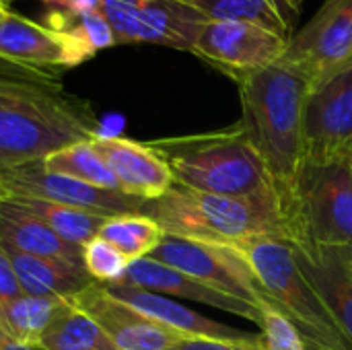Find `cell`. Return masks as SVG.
Segmentation results:
<instances>
[{"label":"cell","mask_w":352,"mask_h":350,"mask_svg":"<svg viewBox=\"0 0 352 350\" xmlns=\"http://www.w3.org/2000/svg\"><path fill=\"white\" fill-rule=\"evenodd\" d=\"M142 215L159 223L165 235L227 245L248 239L291 243L293 231L278 190L250 196L206 194L173 184L169 192L144 204Z\"/></svg>","instance_id":"1"},{"label":"cell","mask_w":352,"mask_h":350,"mask_svg":"<svg viewBox=\"0 0 352 350\" xmlns=\"http://www.w3.org/2000/svg\"><path fill=\"white\" fill-rule=\"evenodd\" d=\"M235 85L241 99L239 122L285 198L305 157V105L311 89L283 62L248 74Z\"/></svg>","instance_id":"2"},{"label":"cell","mask_w":352,"mask_h":350,"mask_svg":"<svg viewBox=\"0 0 352 350\" xmlns=\"http://www.w3.org/2000/svg\"><path fill=\"white\" fill-rule=\"evenodd\" d=\"M169 165L175 184L221 196L278 190L241 122L227 128L148 142Z\"/></svg>","instance_id":"3"},{"label":"cell","mask_w":352,"mask_h":350,"mask_svg":"<svg viewBox=\"0 0 352 350\" xmlns=\"http://www.w3.org/2000/svg\"><path fill=\"white\" fill-rule=\"evenodd\" d=\"M101 132L91 105L66 91L0 101V173L43 161Z\"/></svg>","instance_id":"4"},{"label":"cell","mask_w":352,"mask_h":350,"mask_svg":"<svg viewBox=\"0 0 352 350\" xmlns=\"http://www.w3.org/2000/svg\"><path fill=\"white\" fill-rule=\"evenodd\" d=\"M252 268L274 309L293 322L309 350H352L328 305L299 268L291 243L248 239L227 243Z\"/></svg>","instance_id":"5"},{"label":"cell","mask_w":352,"mask_h":350,"mask_svg":"<svg viewBox=\"0 0 352 350\" xmlns=\"http://www.w3.org/2000/svg\"><path fill=\"white\" fill-rule=\"evenodd\" d=\"M291 243L352 248V161L349 155L303 157L285 194Z\"/></svg>","instance_id":"6"},{"label":"cell","mask_w":352,"mask_h":350,"mask_svg":"<svg viewBox=\"0 0 352 350\" xmlns=\"http://www.w3.org/2000/svg\"><path fill=\"white\" fill-rule=\"evenodd\" d=\"M118 45L151 43L194 52L208 19L186 0H101Z\"/></svg>","instance_id":"7"},{"label":"cell","mask_w":352,"mask_h":350,"mask_svg":"<svg viewBox=\"0 0 352 350\" xmlns=\"http://www.w3.org/2000/svg\"><path fill=\"white\" fill-rule=\"evenodd\" d=\"M280 62L301 74L311 91L344 70L352 62V0H326L291 35Z\"/></svg>","instance_id":"8"},{"label":"cell","mask_w":352,"mask_h":350,"mask_svg":"<svg viewBox=\"0 0 352 350\" xmlns=\"http://www.w3.org/2000/svg\"><path fill=\"white\" fill-rule=\"evenodd\" d=\"M148 258L171 266L219 293L248 301L258 309L272 305L245 260L227 245H210L165 235Z\"/></svg>","instance_id":"9"},{"label":"cell","mask_w":352,"mask_h":350,"mask_svg":"<svg viewBox=\"0 0 352 350\" xmlns=\"http://www.w3.org/2000/svg\"><path fill=\"white\" fill-rule=\"evenodd\" d=\"M287 41V37L254 23L208 21L192 54L237 83L280 62Z\"/></svg>","instance_id":"10"},{"label":"cell","mask_w":352,"mask_h":350,"mask_svg":"<svg viewBox=\"0 0 352 350\" xmlns=\"http://www.w3.org/2000/svg\"><path fill=\"white\" fill-rule=\"evenodd\" d=\"M0 196L39 198L109 217L142 212L146 204L144 200L128 196L120 190H101L66 175L50 173L39 161L0 173Z\"/></svg>","instance_id":"11"},{"label":"cell","mask_w":352,"mask_h":350,"mask_svg":"<svg viewBox=\"0 0 352 350\" xmlns=\"http://www.w3.org/2000/svg\"><path fill=\"white\" fill-rule=\"evenodd\" d=\"M0 58L31 68L60 72L62 68H74L91 60L93 54L72 33L10 10L0 23Z\"/></svg>","instance_id":"12"},{"label":"cell","mask_w":352,"mask_h":350,"mask_svg":"<svg viewBox=\"0 0 352 350\" xmlns=\"http://www.w3.org/2000/svg\"><path fill=\"white\" fill-rule=\"evenodd\" d=\"M76 309L89 316L120 350H169L186 338L109 293L105 285H91L72 297Z\"/></svg>","instance_id":"13"},{"label":"cell","mask_w":352,"mask_h":350,"mask_svg":"<svg viewBox=\"0 0 352 350\" xmlns=\"http://www.w3.org/2000/svg\"><path fill=\"white\" fill-rule=\"evenodd\" d=\"M351 149L352 62L307 97L305 157L349 155Z\"/></svg>","instance_id":"14"},{"label":"cell","mask_w":352,"mask_h":350,"mask_svg":"<svg viewBox=\"0 0 352 350\" xmlns=\"http://www.w3.org/2000/svg\"><path fill=\"white\" fill-rule=\"evenodd\" d=\"M95 151L113 173L120 192L144 202L157 200L175 184L165 159L148 144L99 132L91 138Z\"/></svg>","instance_id":"15"},{"label":"cell","mask_w":352,"mask_h":350,"mask_svg":"<svg viewBox=\"0 0 352 350\" xmlns=\"http://www.w3.org/2000/svg\"><path fill=\"white\" fill-rule=\"evenodd\" d=\"M299 268L316 287L352 347V248L291 243Z\"/></svg>","instance_id":"16"},{"label":"cell","mask_w":352,"mask_h":350,"mask_svg":"<svg viewBox=\"0 0 352 350\" xmlns=\"http://www.w3.org/2000/svg\"><path fill=\"white\" fill-rule=\"evenodd\" d=\"M118 285H126V287H136L148 293H157L163 297H175V299H186V301H196L239 318H245L250 322H254L256 326L260 324V309L250 305L248 301L235 299L231 295L219 293L202 283H198L196 278L165 266L153 258H140L134 260L126 272V276L118 283Z\"/></svg>","instance_id":"17"},{"label":"cell","mask_w":352,"mask_h":350,"mask_svg":"<svg viewBox=\"0 0 352 350\" xmlns=\"http://www.w3.org/2000/svg\"><path fill=\"white\" fill-rule=\"evenodd\" d=\"M113 297L120 301L128 303L136 311L148 316L151 320L163 324L165 328L182 334V336H192V338H217V340H243L250 338L252 334L237 330L233 326L221 324L217 320L204 318L198 311L169 299L157 293H148L136 287H126V285H109L107 287Z\"/></svg>","instance_id":"18"},{"label":"cell","mask_w":352,"mask_h":350,"mask_svg":"<svg viewBox=\"0 0 352 350\" xmlns=\"http://www.w3.org/2000/svg\"><path fill=\"white\" fill-rule=\"evenodd\" d=\"M6 252L12 260L14 272L21 281L25 295L72 299L91 285H95L91 274L85 270L82 262L31 256L10 248H6Z\"/></svg>","instance_id":"19"},{"label":"cell","mask_w":352,"mask_h":350,"mask_svg":"<svg viewBox=\"0 0 352 350\" xmlns=\"http://www.w3.org/2000/svg\"><path fill=\"white\" fill-rule=\"evenodd\" d=\"M0 241L6 248L23 254L82 262V248L64 241L50 227L25 215L2 196H0Z\"/></svg>","instance_id":"20"},{"label":"cell","mask_w":352,"mask_h":350,"mask_svg":"<svg viewBox=\"0 0 352 350\" xmlns=\"http://www.w3.org/2000/svg\"><path fill=\"white\" fill-rule=\"evenodd\" d=\"M2 198L8 200L19 210H23L25 215L43 223L56 235H60L64 241L76 248H82L93 237H97L101 227L109 219V215L91 212V210L74 208L68 204H58L50 200H39V198H25V196H2Z\"/></svg>","instance_id":"21"},{"label":"cell","mask_w":352,"mask_h":350,"mask_svg":"<svg viewBox=\"0 0 352 350\" xmlns=\"http://www.w3.org/2000/svg\"><path fill=\"white\" fill-rule=\"evenodd\" d=\"M196 6L208 21H239L254 23L274 31L287 39L293 35L297 8L287 0H186Z\"/></svg>","instance_id":"22"},{"label":"cell","mask_w":352,"mask_h":350,"mask_svg":"<svg viewBox=\"0 0 352 350\" xmlns=\"http://www.w3.org/2000/svg\"><path fill=\"white\" fill-rule=\"evenodd\" d=\"M70 299L23 295L0 303V326L21 344L37 350L50 326L70 307Z\"/></svg>","instance_id":"23"},{"label":"cell","mask_w":352,"mask_h":350,"mask_svg":"<svg viewBox=\"0 0 352 350\" xmlns=\"http://www.w3.org/2000/svg\"><path fill=\"white\" fill-rule=\"evenodd\" d=\"M39 163L50 173L66 175V177L78 179L82 184H89V186L101 188V190H120L113 173L109 171L105 161L99 157V153L95 151L91 140H82V142L64 146V149L47 155Z\"/></svg>","instance_id":"24"},{"label":"cell","mask_w":352,"mask_h":350,"mask_svg":"<svg viewBox=\"0 0 352 350\" xmlns=\"http://www.w3.org/2000/svg\"><path fill=\"white\" fill-rule=\"evenodd\" d=\"M72 301V299H70ZM37 350H120L116 342L80 309L70 307L50 326Z\"/></svg>","instance_id":"25"},{"label":"cell","mask_w":352,"mask_h":350,"mask_svg":"<svg viewBox=\"0 0 352 350\" xmlns=\"http://www.w3.org/2000/svg\"><path fill=\"white\" fill-rule=\"evenodd\" d=\"M99 237L118 248L132 262L140 258H148L151 252L163 241L165 233L157 221L142 212L134 215H116L105 221L99 231Z\"/></svg>","instance_id":"26"},{"label":"cell","mask_w":352,"mask_h":350,"mask_svg":"<svg viewBox=\"0 0 352 350\" xmlns=\"http://www.w3.org/2000/svg\"><path fill=\"white\" fill-rule=\"evenodd\" d=\"M64 91L60 72L14 64L0 58V101L10 97Z\"/></svg>","instance_id":"27"},{"label":"cell","mask_w":352,"mask_h":350,"mask_svg":"<svg viewBox=\"0 0 352 350\" xmlns=\"http://www.w3.org/2000/svg\"><path fill=\"white\" fill-rule=\"evenodd\" d=\"M130 264L132 260L128 256L99 235L82 245V266L99 285H118L126 276Z\"/></svg>","instance_id":"28"},{"label":"cell","mask_w":352,"mask_h":350,"mask_svg":"<svg viewBox=\"0 0 352 350\" xmlns=\"http://www.w3.org/2000/svg\"><path fill=\"white\" fill-rule=\"evenodd\" d=\"M47 25L72 33L93 56L101 50L118 45L116 35L101 10H91L72 19H50Z\"/></svg>","instance_id":"29"},{"label":"cell","mask_w":352,"mask_h":350,"mask_svg":"<svg viewBox=\"0 0 352 350\" xmlns=\"http://www.w3.org/2000/svg\"><path fill=\"white\" fill-rule=\"evenodd\" d=\"M258 328L264 350H309L293 322L272 305L260 309Z\"/></svg>","instance_id":"30"},{"label":"cell","mask_w":352,"mask_h":350,"mask_svg":"<svg viewBox=\"0 0 352 350\" xmlns=\"http://www.w3.org/2000/svg\"><path fill=\"white\" fill-rule=\"evenodd\" d=\"M169 350H264L260 334H252L243 340H217V338H192L177 340Z\"/></svg>","instance_id":"31"},{"label":"cell","mask_w":352,"mask_h":350,"mask_svg":"<svg viewBox=\"0 0 352 350\" xmlns=\"http://www.w3.org/2000/svg\"><path fill=\"white\" fill-rule=\"evenodd\" d=\"M23 295H25V291H23L21 281L14 272L12 260L8 256L4 243L0 241V303L19 299Z\"/></svg>","instance_id":"32"},{"label":"cell","mask_w":352,"mask_h":350,"mask_svg":"<svg viewBox=\"0 0 352 350\" xmlns=\"http://www.w3.org/2000/svg\"><path fill=\"white\" fill-rule=\"evenodd\" d=\"M50 8V19H72L101 8V0H43Z\"/></svg>","instance_id":"33"},{"label":"cell","mask_w":352,"mask_h":350,"mask_svg":"<svg viewBox=\"0 0 352 350\" xmlns=\"http://www.w3.org/2000/svg\"><path fill=\"white\" fill-rule=\"evenodd\" d=\"M0 350H35L21 344L19 340H14L2 326H0Z\"/></svg>","instance_id":"34"},{"label":"cell","mask_w":352,"mask_h":350,"mask_svg":"<svg viewBox=\"0 0 352 350\" xmlns=\"http://www.w3.org/2000/svg\"><path fill=\"white\" fill-rule=\"evenodd\" d=\"M8 14H10V10H8V6H6L4 2H0V23H2V21H4V19L8 17Z\"/></svg>","instance_id":"35"},{"label":"cell","mask_w":352,"mask_h":350,"mask_svg":"<svg viewBox=\"0 0 352 350\" xmlns=\"http://www.w3.org/2000/svg\"><path fill=\"white\" fill-rule=\"evenodd\" d=\"M287 2H289V4H291L293 8H297V10H299V6H301V4H303L305 0H287Z\"/></svg>","instance_id":"36"},{"label":"cell","mask_w":352,"mask_h":350,"mask_svg":"<svg viewBox=\"0 0 352 350\" xmlns=\"http://www.w3.org/2000/svg\"><path fill=\"white\" fill-rule=\"evenodd\" d=\"M0 2H4V4H6V2H10V0H0Z\"/></svg>","instance_id":"37"},{"label":"cell","mask_w":352,"mask_h":350,"mask_svg":"<svg viewBox=\"0 0 352 350\" xmlns=\"http://www.w3.org/2000/svg\"><path fill=\"white\" fill-rule=\"evenodd\" d=\"M351 161H352V149H351Z\"/></svg>","instance_id":"38"}]
</instances>
